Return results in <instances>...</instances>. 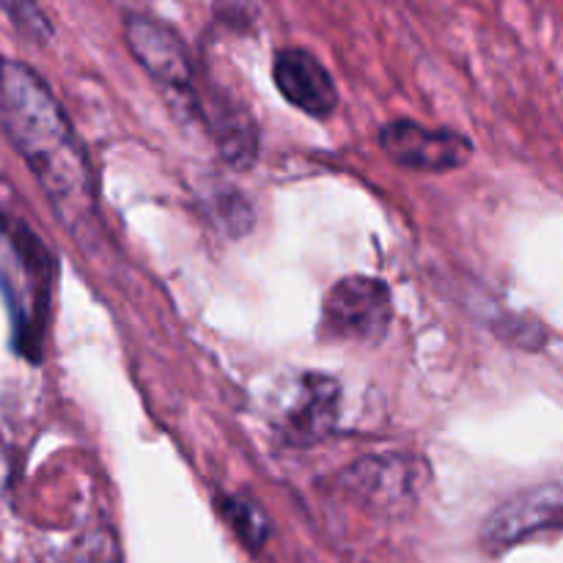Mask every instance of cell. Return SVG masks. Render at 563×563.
Here are the masks:
<instances>
[{
  "label": "cell",
  "mask_w": 563,
  "mask_h": 563,
  "mask_svg": "<svg viewBox=\"0 0 563 563\" xmlns=\"http://www.w3.org/2000/svg\"><path fill=\"white\" fill-rule=\"evenodd\" d=\"M126 47L135 55L137 64L165 88L179 97H192L196 77H192V60L187 55L185 42L179 33L170 31L165 22L152 20L143 14H130L124 20Z\"/></svg>",
  "instance_id": "cell-4"
},
{
  "label": "cell",
  "mask_w": 563,
  "mask_h": 563,
  "mask_svg": "<svg viewBox=\"0 0 563 563\" xmlns=\"http://www.w3.org/2000/svg\"><path fill=\"white\" fill-rule=\"evenodd\" d=\"M0 119L60 223L80 245L99 236L97 190L86 152L47 82L20 60L0 64Z\"/></svg>",
  "instance_id": "cell-1"
},
{
  "label": "cell",
  "mask_w": 563,
  "mask_h": 563,
  "mask_svg": "<svg viewBox=\"0 0 563 563\" xmlns=\"http://www.w3.org/2000/svg\"><path fill=\"white\" fill-rule=\"evenodd\" d=\"M207 126L223 159L234 168H251L258 154V132L251 115L231 99L218 97L207 110Z\"/></svg>",
  "instance_id": "cell-8"
},
{
  "label": "cell",
  "mask_w": 563,
  "mask_h": 563,
  "mask_svg": "<svg viewBox=\"0 0 563 563\" xmlns=\"http://www.w3.org/2000/svg\"><path fill=\"white\" fill-rule=\"evenodd\" d=\"M394 319L390 289L379 278L352 275L328 291L322 306V333L333 341H374L385 339Z\"/></svg>",
  "instance_id": "cell-2"
},
{
  "label": "cell",
  "mask_w": 563,
  "mask_h": 563,
  "mask_svg": "<svg viewBox=\"0 0 563 563\" xmlns=\"http://www.w3.org/2000/svg\"><path fill=\"white\" fill-rule=\"evenodd\" d=\"M220 515L236 531V537L251 550L264 548L267 542V517L256 504L245 500L242 495H225L220 498Z\"/></svg>",
  "instance_id": "cell-9"
},
{
  "label": "cell",
  "mask_w": 563,
  "mask_h": 563,
  "mask_svg": "<svg viewBox=\"0 0 563 563\" xmlns=\"http://www.w3.org/2000/svg\"><path fill=\"white\" fill-rule=\"evenodd\" d=\"M339 383L328 374H306L280 416V438L289 445H313L339 421Z\"/></svg>",
  "instance_id": "cell-6"
},
{
  "label": "cell",
  "mask_w": 563,
  "mask_h": 563,
  "mask_svg": "<svg viewBox=\"0 0 563 563\" xmlns=\"http://www.w3.org/2000/svg\"><path fill=\"white\" fill-rule=\"evenodd\" d=\"M273 80L289 104L308 115H330L339 104V91L330 71L317 55L300 47H286L273 60Z\"/></svg>",
  "instance_id": "cell-7"
},
{
  "label": "cell",
  "mask_w": 563,
  "mask_h": 563,
  "mask_svg": "<svg viewBox=\"0 0 563 563\" xmlns=\"http://www.w3.org/2000/svg\"><path fill=\"white\" fill-rule=\"evenodd\" d=\"M563 528V482L528 489L489 515L484 542L489 548H509L542 531Z\"/></svg>",
  "instance_id": "cell-5"
},
{
  "label": "cell",
  "mask_w": 563,
  "mask_h": 563,
  "mask_svg": "<svg viewBox=\"0 0 563 563\" xmlns=\"http://www.w3.org/2000/svg\"><path fill=\"white\" fill-rule=\"evenodd\" d=\"M379 146L396 165L418 174H445L471 159L473 146L454 130H429L416 121H388L379 132Z\"/></svg>",
  "instance_id": "cell-3"
}]
</instances>
